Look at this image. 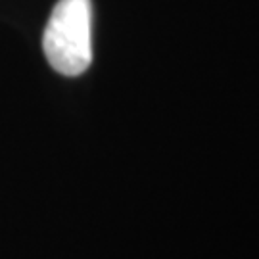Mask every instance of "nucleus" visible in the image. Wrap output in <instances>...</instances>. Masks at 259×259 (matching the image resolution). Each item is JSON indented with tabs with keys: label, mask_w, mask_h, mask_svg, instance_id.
I'll return each instance as SVG.
<instances>
[{
	"label": "nucleus",
	"mask_w": 259,
	"mask_h": 259,
	"mask_svg": "<svg viewBox=\"0 0 259 259\" xmlns=\"http://www.w3.org/2000/svg\"><path fill=\"white\" fill-rule=\"evenodd\" d=\"M42 48L48 64L65 77H77L93 62L91 0H60L45 29Z\"/></svg>",
	"instance_id": "1"
}]
</instances>
